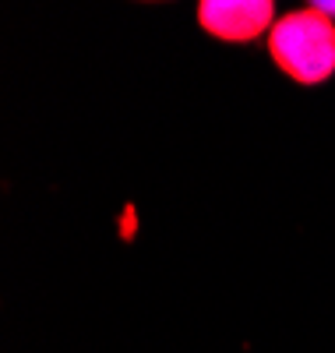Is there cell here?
I'll return each instance as SVG.
<instances>
[{"mask_svg":"<svg viewBox=\"0 0 335 353\" xmlns=\"http://www.w3.org/2000/svg\"><path fill=\"white\" fill-rule=\"evenodd\" d=\"M268 53L300 85H321L335 71V25L314 8L283 14L268 32Z\"/></svg>","mask_w":335,"mask_h":353,"instance_id":"6da1fadb","label":"cell"},{"mask_svg":"<svg viewBox=\"0 0 335 353\" xmlns=\"http://www.w3.org/2000/svg\"><path fill=\"white\" fill-rule=\"evenodd\" d=\"M276 8L268 0H205L198 8V21L205 32L226 43H251L261 32H272Z\"/></svg>","mask_w":335,"mask_h":353,"instance_id":"7a4b0ae2","label":"cell"},{"mask_svg":"<svg viewBox=\"0 0 335 353\" xmlns=\"http://www.w3.org/2000/svg\"><path fill=\"white\" fill-rule=\"evenodd\" d=\"M311 8H314V11H321L325 18H335V0H314Z\"/></svg>","mask_w":335,"mask_h":353,"instance_id":"3957f363","label":"cell"}]
</instances>
